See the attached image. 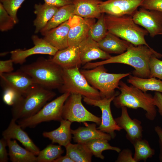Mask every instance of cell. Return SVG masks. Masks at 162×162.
Instances as JSON below:
<instances>
[{
	"mask_svg": "<svg viewBox=\"0 0 162 162\" xmlns=\"http://www.w3.org/2000/svg\"><path fill=\"white\" fill-rule=\"evenodd\" d=\"M131 151L128 148H125L121 151L119 153L116 162H135Z\"/></svg>",
	"mask_w": 162,
	"mask_h": 162,
	"instance_id": "f35d334b",
	"label": "cell"
},
{
	"mask_svg": "<svg viewBox=\"0 0 162 162\" xmlns=\"http://www.w3.org/2000/svg\"><path fill=\"white\" fill-rule=\"evenodd\" d=\"M34 46L27 50L17 49L10 52L11 59L14 63L22 64L27 58L37 54H46L54 56L58 50L43 38H40L36 35L32 36Z\"/></svg>",
	"mask_w": 162,
	"mask_h": 162,
	"instance_id": "7c38bea8",
	"label": "cell"
},
{
	"mask_svg": "<svg viewBox=\"0 0 162 162\" xmlns=\"http://www.w3.org/2000/svg\"><path fill=\"white\" fill-rule=\"evenodd\" d=\"M158 58L162 55L154 51L151 47L145 45L135 46L131 44L127 50L116 56L96 62H89L84 65L83 68L90 69L98 66L111 63H120L128 65L135 70L132 72L134 76L147 78H149V61L153 56Z\"/></svg>",
	"mask_w": 162,
	"mask_h": 162,
	"instance_id": "6da1fadb",
	"label": "cell"
},
{
	"mask_svg": "<svg viewBox=\"0 0 162 162\" xmlns=\"http://www.w3.org/2000/svg\"><path fill=\"white\" fill-rule=\"evenodd\" d=\"M118 88L120 93L112 101L116 108H142L146 111L145 116L147 119L152 121L154 120L157 116V110L154 104L153 97L151 94L144 92L132 85L129 86L122 80L119 82Z\"/></svg>",
	"mask_w": 162,
	"mask_h": 162,
	"instance_id": "7a4b0ae2",
	"label": "cell"
},
{
	"mask_svg": "<svg viewBox=\"0 0 162 162\" xmlns=\"http://www.w3.org/2000/svg\"><path fill=\"white\" fill-rule=\"evenodd\" d=\"M0 77L2 85L14 88L23 96H26L38 85L30 76L20 70L0 74Z\"/></svg>",
	"mask_w": 162,
	"mask_h": 162,
	"instance_id": "9a60e30c",
	"label": "cell"
},
{
	"mask_svg": "<svg viewBox=\"0 0 162 162\" xmlns=\"http://www.w3.org/2000/svg\"><path fill=\"white\" fill-rule=\"evenodd\" d=\"M154 129L158 138L160 148L159 160L160 162H162V128L158 125L155 127Z\"/></svg>",
	"mask_w": 162,
	"mask_h": 162,
	"instance_id": "ee69618b",
	"label": "cell"
},
{
	"mask_svg": "<svg viewBox=\"0 0 162 162\" xmlns=\"http://www.w3.org/2000/svg\"><path fill=\"white\" fill-rule=\"evenodd\" d=\"M25 0H0L4 8L13 19L16 24L19 22L17 16L18 10Z\"/></svg>",
	"mask_w": 162,
	"mask_h": 162,
	"instance_id": "e575fe53",
	"label": "cell"
},
{
	"mask_svg": "<svg viewBox=\"0 0 162 162\" xmlns=\"http://www.w3.org/2000/svg\"><path fill=\"white\" fill-rule=\"evenodd\" d=\"M3 100L6 105L13 106L23 96L18 90L10 86L3 85Z\"/></svg>",
	"mask_w": 162,
	"mask_h": 162,
	"instance_id": "836d02e7",
	"label": "cell"
},
{
	"mask_svg": "<svg viewBox=\"0 0 162 162\" xmlns=\"http://www.w3.org/2000/svg\"><path fill=\"white\" fill-rule=\"evenodd\" d=\"M82 95L71 94L63 107L62 117L72 123L91 122L99 125L101 118L97 116L87 110L82 104Z\"/></svg>",
	"mask_w": 162,
	"mask_h": 162,
	"instance_id": "9c48e42d",
	"label": "cell"
},
{
	"mask_svg": "<svg viewBox=\"0 0 162 162\" xmlns=\"http://www.w3.org/2000/svg\"><path fill=\"white\" fill-rule=\"evenodd\" d=\"M53 56L52 60L63 69L80 68L82 65L78 46H68L58 50Z\"/></svg>",
	"mask_w": 162,
	"mask_h": 162,
	"instance_id": "ffe728a7",
	"label": "cell"
},
{
	"mask_svg": "<svg viewBox=\"0 0 162 162\" xmlns=\"http://www.w3.org/2000/svg\"><path fill=\"white\" fill-rule=\"evenodd\" d=\"M9 149L8 155L13 162H37V157L32 152L20 146L14 140H6Z\"/></svg>",
	"mask_w": 162,
	"mask_h": 162,
	"instance_id": "484cf974",
	"label": "cell"
},
{
	"mask_svg": "<svg viewBox=\"0 0 162 162\" xmlns=\"http://www.w3.org/2000/svg\"><path fill=\"white\" fill-rule=\"evenodd\" d=\"M16 121L12 119L7 128L2 133L3 138L6 140L11 139L18 140L26 149L37 155L40 151L39 148L20 126L16 123Z\"/></svg>",
	"mask_w": 162,
	"mask_h": 162,
	"instance_id": "e0dca14e",
	"label": "cell"
},
{
	"mask_svg": "<svg viewBox=\"0 0 162 162\" xmlns=\"http://www.w3.org/2000/svg\"><path fill=\"white\" fill-rule=\"evenodd\" d=\"M70 26L68 34V46H78L88 36L89 31L95 22L94 18H86L75 15L68 20Z\"/></svg>",
	"mask_w": 162,
	"mask_h": 162,
	"instance_id": "4fadbf2b",
	"label": "cell"
},
{
	"mask_svg": "<svg viewBox=\"0 0 162 162\" xmlns=\"http://www.w3.org/2000/svg\"><path fill=\"white\" fill-rule=\"evenodd\" d=\"M140 7L162 12V0H142Z\"/></svg>",
	"mask_w": 162,
	"mask_h": 162,
	"instance_id": "74e56055",
	"label": "cell"
},
{
	"mask_svg": "<svg viewBox=\"0 0 162 162\" xmlns=\"http://www.w3.org/2000/svg\"><path fill=\"white\" fill-rule=\"evenodd\" d=\"M81 73L89 83L100 92L101 98H110L118 95L115 92L123 78L128 76L130 73L112 74L107 72L104 65L98 66L90 69H82Z\"/></svg>",
	"mask_w": 162,
	"mask_h": 162,
	"instance_id": "8992f818",
	"label": "cell"
},
{
	"mask_svg": "<svg viewBox=\"0 0 162 162\" xmlns=\"http://www.w3.org/2000/svg\"><path fill=\"white\" fill-rule=\"evenodd\" d=\"M153 97L154 104L157 107L159 113L162 116V94L156 92Z\"/></svg>",
	"mask_w": 162,
	"mask_h": 162,
	"instance_id": "7bdbcfd3",
	"label": "cell"
},
{
	"mask_svg": "<svg viewBox=\"0 0 162 162\" xmlns=\"http://www.w3.org/2000/svg\"><path fill=\"white\" fill-rule=\"evenodd\" d=\"M19 70L45 88L58 89L62 85L63 69L52 59L40 58L32 63L22 66Z\"/></svg>",
	"mask_w": 162,
	"mask_h": 162,
	"instance_id": "3957f363",
	"label": "cell"
},
{
	"mask_svg": "<svg viewBox=\"0 0 162 162\" xmlns=\"http://www.w3.org/2000/svg\"><path fill=\"white\" fill-rule=\"evenodd\" d=\"M64 152L61 146L49 144L40 151L37 157V162H53L61 156Z\"/></svg>",
	"mask_w": 162,
	"mask_h": 162,
	"instance_id": "1f68e13d",
	"label": "cell"
},
{
	"mask_svg": "<svg viewBox=\"0 0 162 162\" xmlns=\"http://www.w3.org/2000/svg\"><path fill=\"white\" fill-rule=\"evenodd\" d=\"M70 94L68 92L62 93L60 96L45 104L33 116L19 120L18 124L22 128L25 129L34 127L44 122L52 120L60 122L63 119L62 113L64 104Z\"/></svg>",
	"mask_w": 162,
	"mask_h": 162,
	"instance_id": "ba28073f",
	"label": "cell"
},
{
	"mask_svg": "<svg viewBox=\"0 0 162 162\" xmlns=\"http://www.w3.org/2000/svg\"><path fill=\"white\" fill-rule=\"evenodd\" d=\"M16 24L13 19L0 3V30L2 32L12 29Z\"/></svg>",
	"mask_w": 162,
	"mask_h": 162,
	"instance_id": "d590c367",
	"label": "cell"
},
{
	"mask_svg": "<svg viewBox=\"0 0 162 162\" xmlns=\"http://www.w3.org/2000/svg\"><path fill=\"white\" fill-rule=\"evenodd\" d=\"M85 126L80 127L75 130H71L72 139L74 142L86 143L96 139H104L110 141L112 139L108 134L97 129L95 123L88 124L84 122Z\"/></svg>",
	"mask_w": 162,
	"mask_h": 162,
	"instance_id": "d6986e66",
	"label": "cell"
},
{
	"mask_svg": "<svg viewBox=\"0 0 162 162\" xmlns=\"http://www.w3.org/2000/svg\"><path fill=\"white\" fill-rule=\"evenodd\" d=\"M96 22L91 28L88 36L98 42L103 39L108 32L105 20V14L102 13Z\"/></svg>",
	"mask_w": 162,
	"mask_h": 162,
	"instance_id": "d6a6232c",
	"label": "cell"
},
{
	"mask_svg": "<svg viewBox=\"0 0 162 162\" xmlns=\"http://www.w3.org/2000/svg\"><path fill=\"white\" fill-rule=\"evenodd\" d=\"M74 15L84 18L98 19L101 16V0H73Z\"/></svg>",
	"mask_w": 162,
	"mask_h": 162,
	"instance_id": "7402d4cb",
	"label": "cell"
},
{
	"mask_svg": "<svg viewBox=\"0 0 162 162\" xmlns=\"http://www.w3.org/2000/svg\"><path fill=\"white\" fill-rule=\"evenodd\" d=\"M98 43L100 48L106 52L118 55L125 52L131 44L108 32L106 36Z\"/></svg>",
	"mask_w": 162,
	"mask_h": 162,
	"instance_id": "d4e9b609",
	"label": "cell"
},
{
	"mask_svg": "<svg viewBox=\"0 0 162 162\" xmlns=\"http://www.w3.org/2000/svg\"><path fill=\"white\" fill-rule=\"evenodd\" d=\"M44 0V3L58 8L66 5L73 4V0Z\"/></svg>",
	"mask_w": 162,
	"mask_h": 162,
	"instance_id": "b9f144b4",
	"label": "cell"
},
{
	"mask_svg": "<svg viewBox=\"0 0 162 162\" xmlns=\"http://www.w3.org/2000/svg\"><path fill=\"white\" fill-rule=\"evenodd\" d=\"M155 56H152L149 62L150 77L157 78L162 80V61Z\"/></svg>",
	"mask_w": 162,
	"mask_h": 162,
	"instance_id": "8d00e7d4",
	"label": "cell"
},
{
	"mask_svg": "<svg viewBox=\"0 0 162 162\" xmlns=\"http://www.w3.org/2000/svg\"><path fill=\"white\" fill-rule=\"evenodd\" d=\"M34 13L36 16L33 21L34 33L40 32L46 25L58 9V8L44 3L35 4Z\"/></svg>",
	"mask_w": 162,
	"mask_h": 162,
	"instance_id": "cb8c5ba5",
	"label": "cell"
},
{
	"mask_svg": "<svg viewBox=\"0 0 162 162\" xmlns=\"http://www.w3.org/2000/svg\"><path fill=\"white\" fill-rule=\"evenodd\" d=\"M109 141L105 139H96L90 141L85 144L93 155L103 160L104 157L102 152L105 150H112L118 153L121 151L120 148L111 146L108 143Z\"/></svg>",
	"mask_w": 162,
	"mask_h": 162,
	"instance_id": "4dcf8cb0",
	"label": "cell"
},
{
	"mask_svg": "<svg viewBox=\"0 0 162 162\" xmlns=\"http://www.w3.org/2000/svg\"><path fill=\"white\" fill-rule=\"evenodd\" d=\"M70 26L68 21L47 32L43 39L58 50L68 47V34Z\"/></svg>",
	"mask_w": 162,
	"mask_h": 162,
	"instance_id": "44dd1931",
	"label": "cell"
},
{
	"mask_svg": "<svg viewBox=\"0 0 162 162\" xmlns=\"http://www.w3.org/2000/svg\"><path fill=\"white\" fill-rule=\"evenodd\" d=\"M82 65L97 59L105 60L111 56L99 47L98 42L88 36L78 46Z\"/></svg>",
	"mask_w": 162,
	"mask_h": 162,
	"instance_id": "ac0fdd59",
	"label": "cell"
},
{
	"mask_svg": "<svg viewBox=\"0 0 162 162\" xmlns=\"http://www.w3.org/2000/svg\"><path fill=\"white\" fill-rule=\"evenodd\" d=\"M77 67L63 69V84L58 90L61 93L80 94L91 99L101 98L99 91L91 86Z\"/></svg>",
	"mask_w": 162,
	"mask_h": 162,
	"instance_id": "52a82bcc",
	"label": "cell"
},
{
	"mask_svg": "<svg viewBox=\"0 0 162 162\" xmlns=\"http://www.w3.org/2000/svg\"><path fill=\"white\" fill-rule=\"evenodd\" d=\"M56 95L51 90L37 85L12 106V118L16 121L33 116Z\"/></svg>",
	"mask_w": 162,
	"mask_h": 162,
	"instance_id": "5b68a950",
	"label": "cell"
},
{
	"mask_svg": "<svg viewBox=\"0 0 162 162\" xmlns=\"http://www.w3.org/2000/svg\"><path fill=\"white\" fill-rule=\"evenodd\" d=\"M127 82L145 92L155 91L162 94V80L152 77L147 78L130 75Z\"/></svg>",
	"mask_w": 162,
	"mask_h": 162,
	"instance_id": "f1b7e54d",
	"label": "cell"
},
{
	"mask_svg": "<svg viewBox=\"0 0 162 162\" xmlns=\"http://www.w3.org/2000/svg\"><path fill=\"white\" fill-rule=\"evenodd\" d=\"M132 16L135 22L144 28L152 37L162 34V12L140 7Z\"/></svg>",
	"mask_w": 162,
	"mask_h": 162,
	"instance_id": "8fae6325",
	"label": "cell"
},
{
	"mask_svg": "<svg viewBox=\"0 0 162 162\" xmlns=\"http://www.w3.org/2000/svg\"><path fill=\"white\" fill-rule=\"evenodd\" d=\"M135 149L133 158L135 162L141 160L146 162L155 154V150L150 146L148 142L141 139L136 141L133 144Z\"/></svg>",
	"mask_w": 162,
	"mask_h": 162,
	"instance_id": "f546056e",
	"label": "cell"
},
{
	"mask_svg": "<svg viewBox=\"0 0 162 162\" xmlns=\"http://www.w3.org/2000/svg\"><path fill=\"white\" fill-rule=\"evenodd\" d=\"M66 154L74 162H90L93 155L85 143H69L65 147Z\"/></svg>",
	"mask_w": 162,
	"mask_h": 162,
	"instance_id": "83f0119b",
	"label": "cell"
},
{
	"mask_svg": "<svg viewBox=\"0 0 162 162\" xmlns=\"http://www.w3.org/2000/svg\"><path fill=\"white\" fill-rule=\"evenodd\" d=\"M121 114L115 120L117 125L126 132V137L132 144L136 141L142 139V127L139 120L132 119L130 116L126 107L121 108Z\"/></svg>",
	"mask_w": 162,
	"mask_h": 162,
	"instance_id": "2e32d148",
	"label": "cell"
},
{
	"mask_svg": "<svg viewBox=\"0 0 162 162\" xmlns=\"http://www.w3.org/2000/svg\"><path fill=\"white\" fill-rule=\"evenodd\" d=\"M7 146V141L4 138L0 140V162H7L8 161V153L6 149Z\"/></svg>",
	"mask_w": 162,
	"mask_h": 162,
	"instance_id": "60d3db41",
	"label": "cell"
},
{
	"mask_svg": "<svg viewBox=\"0 0 162 162\" xmlns=\"http://www.w3.org/2000/svg\"><path fill=\"white\" fill-rule=\"evenodd\" d=\"M53 162H74V161L65 154L64 156H61L54 160Z\"/></svg>",
	"mask_w": 162,
	"mask_h": 162,
	"instance_id": "f6af8a7d",
	"label": "cell"
},
{
	"mask_svg": "<svg viewBox=\"0 0 162 162\" xmlns=\"http://www.w3.org/2000/svg\"><path fill=\"white\" fill-rule=\"evenodd\" d=\"M116 95L110 98H104L99 100H94L83 97V101L87 104L99 107L102 115L101 122L97 129L109 134L112 139L116 136L115 131H120L122 129L117 124L113 117L110 107L111 103Z\"/></svg>",
	"mask_w": 162,
	"mask_h": 162,
	"instance_id": "30bf717a",
	"label": "cell"
},
{
	"mask_svg": "<svg viewBox=\"0 0 162 162\" xmlns=\"http://www.w3.org/2000/svg\"><path fill=\"white\" fill-rule=\"evenodd\" d=\"M13 61L10 59L0 61V74L12 72L14 70Z\"/></svg>",
	"mask_w": 162,
	"mask_h": 162,
	"instance_id": "ab89813d",
	"label": "cell"
},
{
	"mask_svg": "<svg viewBox=\"0 0 162 162\" xmlns=\"http://www.w3.org/2000/svg\"><path fill=\"white\" fill-rule=\"evenodd\" d=\"M74 6L73 4L66 5L58 8L52 18L45 27L40 32L42 35L68 21L74 15Z\"/></svg>",
	"mask_w": 162,
	"mask_h": 162,
	"instance_id": "4316f807",
	"label": "cell"
},
{
	"mask_svg": "<svg viewBox=\"0 0 162 162\" xmlns=\"http://www.w3.org/2000/svg\"><path fill=\"white\" fill-rule=\"evenodd\" d=\"M60 122V125L58 128L50 131L44 132L42 134L44 137L50 140L52 143H57L65 147L70 142L72 138L70 129L72 122L64 119Z\"/></svg>",
	"mask_w": 162,
	"mask_h": 162,
	"instance_id": "603a6c76",
	"label": "cell"
},
{
	"mask_svg": "<svg viewBox=\"0 0 162 162\" xmlns=\"http://www.w3.org/2000/svg\"><path fill=\"white\" fill-rule=\"evenodd\" d=\"M142 0H107L102 1L99 7L101 13L115 16H132Z\"/></svg>",
	"mask_w": 162,
	"mask_h": 162,
	"instance_id": "5bb4252c",
	"label": "cell"
},
{
	"mask_svg": "<svg viewBox=\"0 0 162 162\" xmlns=\"http://www.w3.org/2000/svg\"><path fill=\"white\" fill-rule=\"evenodd\" d=\"M105 20L109 32L135 46L143 45L150 47L145 38L148 32L135 22L132 16L106 14Z\"/></svg>",
	"mask_w": 162,
	"mask_h": 162,
	"instance_id": "277c9868",
	"label": "cell"
}]
</instances>
